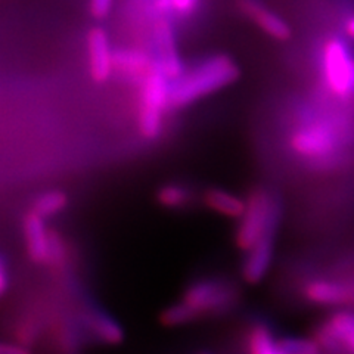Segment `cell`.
<instances>
[{"instance_id": "obj_1", "label": "cell", "mask_w": 354, "mask_h": 354, "mask_svg": "<svg viewBox=\"0 0 354 354\" xmlns=\"http://www.w3.org/2000/svg\"><path fill=\"white\" fill-rule=\"evenodd\" d=\"M238 77L239 68L234 59L227 55H216L174 80L170 86L169 106L182 108L189 105L234 83Z\"/></svg>"}, {"instance_id": "obj_2", "label": "cell", "mask_w": 354, "mask_h": 354, "mask_svg": "<svg viewBox=\"0 0 354 354\" xmlns=\"http://www.w3.org/2000/svg\"><path fill=\"white\" fill-rule=\"evenodd\" d=\"M278 216L279 209L268 191H252L248 196L245 213L242 214L241 225L236 230V245L242 251L251 250L263 236L274 232Z\"/></svg>"}, {"instance_id": "obj_3", "label": "cell", "mask_w": 354, "mask_h": 354, "mask_svg": "<svg viewBox=\"0 0 354 354\" xmlns=\"http://www.w3.org/2000/svg\"><path fill=\"white\" fill-rule=\"evenodd\" d=\"M169 77L157 62L147 73L139 111V130L145 139H157L162 130V111L170 101Z\"/></svg>"}, {"instance_id": "obj_4", "label": "cell", "mask_w": 354, "mask_h": 354, "mask_svg": "<svg viewBox=\"0 0 354 354\" xmlns=\"http://www.w3.org/2000/svg\"><path fill=\"white\" fill-rule=\"evenodd\" d=\"M290 145L303 158L326 161L339 151L341 138L328 121H316L294 131Z\"/></svg>"}, {"instance_id": "obj_5", "label": "cell", "mask_w": 354, "mask_h": 354, "mask_svg": "<svg viewBox=\"0 0 354 354\" xmlns=\"http://www.w3.org/2000/svg\"><path fill=\"white\" fill-rule=\"evenodd\" d=\"M324 74L329 91L338 97L354 95V58L338 39L326 41L324 49Z\"/></svg>"}, {"instance_id": "obj_6", "label": "cell", "mask_w": 354, "mask_h": 354, "mask_svg": "<svg viewBox=\"0 0 354 354\" xmlns=\"http://www.w3.org/2000/svg\"><path fill=\"white\" fill-rule=\"evenodd\" d=\"M236 300V290L232 285L214 279H204L192 283L185 291L183 301L198 315L221 312Z\"/></svg>"}, {"instance_id": "obj_7", "label": "cell", "mask_w": 354, "mask_h": 354, "mask_svg": "<svg viewBox=\"0 0 354 354\" xmlns=\"http://www.w3.org/2000/svg\"><path fill=\"white\" fill-rule=\"evenodd\" d=\"M315 339L328 353L354 354V313H334L316 330Z\"/></svg>"}, {"instance_id": "obj_8", "label": "cell", "mask_w": 354, "mask_h": 354, "mask_svg": "<svg viewBox=\"0 0 354 354\" xmlns=\"http://www.w3.org/2000/svg\"><path fill=\"white\" fill-rule=\"evenodd\" d=\"M304 297L319 306H350L354 304V282L316 279L304 286Z\"/></svg>"}, {"instance_id": "obj_9", "label": "cell", "mask_w": 354, "mask_h": 354, "mask_svg": "<svg viewBox=\"0 0 354 354\" xmlns=\"http://www.w3.org/2000/svg\"><path fill=\"white\" fill-rule=\"evenodd\" d=\"M87 43L92 79L96 83H105L114 68V53L111 52L106 31L102 27L92 28Z\"/></svg>"}, {"instance_id": "obj_10", "label": "cell", "mask_w": 354, "mask_h": 354, "mask_svg": "<svg viewBox=\"0 0 354 354\" xmlns=\"http://www.w3.org/2000/svg\"><path fill=\"white\" fill-rule=\"evenodd\" d=\"M24 236L31 261L50 263V234L44 226V218L32 209L24 218Z\"/></svg>"}, {"instance_id": "obj_11", "label": "cell", "mask_w": 354, "mask_h": 354, "mask_svg": "<svg viewBox=\"0 0 354 354\" xmlns=\"http://www.w3.org/2000/svg\"><path fill=\"white\" fill-rule=\"evenodd\" d=\"M273 235L274 232L263 236L247 251L245 261L242 264V278L247 283H259L268 274L273 259Z\"/></svg>"}, {"instance_id": "obj_12", "label": "cell", "mask_w": 354, "mask_h": 354, "mask_svg": "<svg viewBox=\"0 0 354 354\" xmlns=\"http://www.w3.org/2000/svg\"><path fill=\"white\" fill-rule=\"evenodd\" d=\"M155 40H157L158 46L160 59L157 64L160 65V68L170 80L179 79L183 74V64L179 59V55H177L174 35L167 21L161 19L157 22V26H155Z\"/></svg>"}, {"instance_id": "obj_13", "label": "cell", "mask_w": 354, "mask_h": 354, "mask_svg": "<svg viewBox=\"0 0 354 354\" xmlns=\"http://www.w3.org/2000/svg\"><path fill=\"white\" fill-rule=\"evenodd\" d=\"M241 9L250 18L257 22V26L276 40H286L291 36V28L286 22L266 8L260 0H239Z\"/></svg>"}, {"instance_id": "obj_14", "label": "cell", "mask_w": 354, "mask_h": 354, "mask_svg": "<svg viewBox=\"0 0 354 354\" xmlns=\"http://www.w3.org/2000/svg\"><path fill=\"white\" fill-rule=\"evenodd\" d=\"M204 203L218 214L232 218H241L247 208V203L242 198L220 189H208L204 195Z\"/></svg>"}, {"instance_id": "obj_15", "label": "cell", "mask_w": 354, "mask_h": 354, "mask_svg": "<svg viewBox=\"0 0 354 354\" xmlns=\"http://www.w3.org/2000/svg\"><path fill=\"white\" fill-rule=\"evenodd\" d=\"M88 328L93 332V335L104 342V344L117 346L124 339V330L113 317L105 313L93 312L87 319Z\"/></svg>"}, {"instance_id": "obj_16", "label": "cell", "mask_w": 354, "mask_h": 354, "mask_svg": "<svg viewBox=\"0 0 354 354\" xmlns=\"http://www.w3.org/2000/svg\"><path fill=\"white\" fill-rule=\"evenodd\" d=\"M250 354H283V348L276 342L268 326L256 325L248 334Z\"/></svg>"}, {"instance_id": "obj_17", "label": "cell", "mask_w": 354, "mask_h": 354, "mask_svg": "<svg viewBox=\"0 0 354 354\" xmlns=\"http://www.w3.org/2000/svg\"><path fill=\"white\" fill-rule=\"evenodd\" d=\"M114 66L126 73L139 74V73H148L152 66V62L143 52L120 49L114 52Z\"/></svg>"}, {"instance_id": "obj_18", "label": "cell", "mask_w": 354, "mask_h": 354, "mask_svg": "<svg viewBox=\"0 0 354 354\" xmlns=\"http://www.w3.org/2000/svg\"><path fill=\"white\" fill-rule=\"evenodd\" d=\"M68 204V196L61 191H49L44 192L36 198L35 204H32V212L41 216L43 218L53 217Z\"/></svg>"}, {"instance_id": "obj_19", "label": "cell", "mask_w": 354, "mask_h": 354, "mask_svg": "<svg viewBox=\"0 0 354 354\" xmlns=\"http://www.w3.org/2000/svg\"><path fill=\"white\" fill-rule=\"evenodd\" d=\"M158 204L165 208H180L189 201V191L177 183H167L157 192Z\"/></svg>"}, {"instance_id": "obj_20", "label": "cell", "mask_w": 354, "mask_h": 354, "mask_svg": "<svg viewBox=\"0 0 354 354\" xmlns=\"http://www.w3.org/2000/svg\"><path fill=\"white\" fill-rule=\"evenodd\" d=\"M198 316V313L195 310L185 301L179 303V304H173L170 307H167L164 312L160 315V322L164 326H180L185 325L187 322H191L195 317Z\"/></svg>"}, {"instance_id": "obj_21", "label": "cell", "mask_w": 354, "mask_h": 354, "mask_svg": "<svg viewBox=\"0 0 354 354\" xmlns=\"http://www.w3.org/2000/svg\"><path fill=\"white\" fill-rule=\"evenodd\" d=\"M279 344L286 354H324L325 351L316 339L285 338L279 341Z\"/></svg>"}, {"instance_id": "obj_22", "label": "cell", "mask_w": 354, "mask_h": 354, "mask_svg": "<svg viewBox=\"0 0 354 354\" xmlns=\"http://www.w3.org/2000/svg\"><path fill=\"white\" fill-rule=\"evenodd\" d=\"M196 5L198 0H155V8L161 12H173L176 15H189Z\"/></svg>"}, {"instance_id": "obj_23", "label": "cell", "mask_w": 354, "mask_h": 354, "mask_svg": "<svg viewBox=\"0 0 354 354\" xmlns=\"http://www.w3.org/2000/svg\"><path fill=\"white\" fill-rule=\"evenodd\" d=\"M65 256V250L62 245L61 238L55 234V232H50V263L52 264H61Z\"/></svg>"}, {"instance_id": "obj_24", "label": "cell", "mask_w": 354, "mask_h": 354, "mask_svg": "<svg viewBox=\"0 0 354 354\" xmlns=\"http://www.w3.org/2000/svg\"><path fill=\"white\" fill-rule=\"evenodd\" d=\"M114 0H91V12L95 18L102 19L109 12L111 8H113Z\"/></svg>"}, {"instance_id": "obj_25", "label": "cell", "mask_w": 354, "mask_h": 354, "mask_svg": "<svg viewBox=\"0 0 354 354\" xmlns=\"http://www.w3.org/2000/svg\"><path fill=\"white\" fill-rule=\"evenodd\" d=\"M0 354H31V351L22 344H2Z\"/></svg>"}, {"instance_id": "obj_26", "label": "cell", "mask_w": 354, "mask_h": 354, "mask_svg": "<svg viewBox=\"0 0 354 354\" xmlns=\"http://www.w3.org/2000/svg\"><path fill=\"white\" fill-rule=\"evenodd\" d=\"M9 286V273H8V264L6 260H0V292L5 294Z\"/></svg>"}, {"instance_id": "obj_27", "label": "cell", "mask_w": 354, "mask_h": 354, "mask_svg": "<svg viewBox=\"0 0 354 354\" xmlns=\"http://www.w3.org/2000/svg\"><path fill=\"white\" fill-rule=\"evenodd\" d=\"M344 31L350 39H354V15H350L344 22Z\"/></svg>"}, {"instance_id": "obj_28", "label": "cell", "mask_w": 354, "mask_h": 354, "mask_svg": "<svg viewBox=\"0 0 354 354\" xmlns=\"http://www.w3.org/2000/svg\"><path fill=\"white\" fill-rule=\"evenodd\" d=\"M199 354H207V353H199Z\"/></svg>"}]
</instances>
